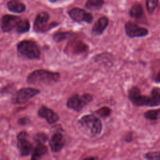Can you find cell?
<instances>
[{
  "label": "cell",
  "instance_id": "cell-2",
  "mask_svg": "<svg viewBox=\"0 0 160 160\" xmlns=\"http://www.w3.org/2000/svg\"><path fill=\"white\" fill-rule=\"evenodd\" d=\"M78 123L82 131L91 138L99 135L102 132V122L94 115H85L80 118Z\"/></svg>",
  "mask_w": 160,
  "mask_h": 160
},
{
  "label": "cell",
  "instance_id": "cell-24",
  "mask_svg": "<svg viewBox=\"0 0 160 160\" xmlns=\"http://www.w3.org/2000/svg\"><path fill=\"white\" fill-rule=\"evenodd\" d=\"M34 139L37 143H44L48 140V137L44 132H38L35 134Z\"/></svg>",
  "mask_w": 160,
  "mask_h": 160
},
{
  "label": "cell",
  "instance_id": "cell-25",
  "mask_svg": "<svg viewBox=\"0 0 160 160\" xmlns=\"http://www.w3.org/2000/svg\"><path fill=\"white\" fill-rule=\"evenodd\" d=\"M144 157L147 159H160V151H150L147 152Z\"/></svg>",
  "mask_w": 160,
  "mask_h": 160
},
{
  "label": "cell",
  "instance_id": "cell-1",
  "mask_svg": "<svg viewBox=\"0 0 160 160\" xmlns=\"http://www.w3.org/2000/svg\"><path fill=\"white\" fill-rule=\"evenodd\" d=\"M128 98L136 106H158L160 104V88H152L151 95L147 96L142 95L138 87L133 86L129 90Z\"/></svg>",
  "mask_w": 160,
  "mask_h": 160
},
{
  "label": "cell",
  "instance_id": "cell-11",
  "mask_svg": "<svg viewBox=\"0 0 160 160\" xmlns=\"http://www.w3.org/2000/svg\"><path fill=\"white\" fill-rule=\"evenodd\" d=\"M20 19V18L18 16L9 14L4 15L1 19V29L4 32L11 31L13 28H16V24Z\"/></svg>",
  "mask_w": 160,
  "mask_h": 160
},
{
  "label": "cell",
  "instance_id": "cell-6",
  "mask_svg": "<svg viewBox=\"0 0 160 160\" xmlns=\"http://www.w3.org/2000/svg\"><path fill=\"white\" fill-rule=\"evenodd\" d=\"M40 92L39 89L32 88H22L14 94L12 101L14 104H23Z\"/></svg>",
  "mask_w": 160,
  "mask_h": 160
},
{
  "label": "cell",
  "instance_id": "cell-26",
  "mask_svg": "<svg viewBox=\"0 0 160 160\" xmlns=\"http://www.w3.org/2000/svg\"><path fill=\"white\" fill-rule=\"evenodd\" d=\"M111 112V109L109 108L108 107L105 106L99 109L96 111V113L102 117H108L110 115Z\"/></svg>",
  "mask_w": 160,
  "mask_h": 160
},
{
  "label": "cell",
  "instance_id": "cell-22",
  "mask_svg": "<svg viewBox=\"0 0 160 160\" xmlns=\"http://www.w3.org/2000/svg\"><path fill=\"white\" fill-rule=\"evenodd\" d=\"M73 36V34L70 32H58L53 35V39L55 42H60L64 39L70 38Z\"/></svg>",
  "mask_w": 160,
  "mask_h": 160
},
{
  "label": "cell",
  "instance_id": "cell-9",
  "mask_svg": "<svg viewBox=\"0 0 160 160\" xmlns=\"http://www.w3.org/2000/svg\"><path fill=\"white\" fill-rule=\"evenodd\" d=\"M69 15L74 21L81 22H85L86 23H91L93 21V16L91 13L86 12L84 9L75 8L69 11Z\"/></svg>",
  "mask_w": 160,
  "mask_h": 160
},
{
  "label": "cell",
  "instance_id": "cell-29",
  "mask_svg": "<svg viewBox=\"0 0 160 160\" xmlns=\"http://www.w3.org/2000/svg\"><path fill=\"white\" fill-rule=\"evenodd\" d=\"M49 1H51V2H55L57 0H49Z\"/></svg>",
  "mask_w": 160,
  "mask_h": 160
},
{
  "label": "cell",
  "instance_id": "cell-15",
  "mask_svg": "<svg viewBox=\"0 0 160 160\" xmlns=\"http://www.w3.org/2000/svg\"><path fill=\"white\" fill-rule=\"evenodd\" d=\"M109 24V19L106 16L101 17L94 24L92 29V33L94 36L102 34Z\"/></svg>",
  "mask_w": 160,
  "mask_h": 160
},
{
  "label": "cell",
  "instance_id": "cell-5",
  "mask_svg": "<svg viewBox=\"0 0 160 160\" xmlns=\"http://www.w3.org/2000/svg\"><path fill=\"white\" fill-rule=\"evenodd\" d=\"M92 96L89 94H74L69 98L66 105L69 109L75 111H80L92 100Z\"/></svg>",
  "mask_w": 160,
  "mask_h": 160
},
{
  "label": "cell",
  "instance_id": "cell-28",
  "mask_svg": "<svg viewBox=\"0 0 160 160\" xmlns=\"http://www.w3.org/2000/svg\"><path fill=\"white\" fill-rule=\"evenodd\" d=\"M155 81L158 83H160V71L158 73L157 76L155 78Z\"/></svg>",
  "mask_w": 160,
  "mask_h": 160
},
{
  "label": "cell",
  "instance_id": "cell-16",
  "mask_svg": "<svg viewBox=\"0 0 160 160\" xmlns=\"http://www.w3.org/2000/svg\"><path fill=\"white\" fill-rule=\"evenodd\" d=\"M129 16L137 20H141L144 18V11L142 6L138 3H134L129 11Z\"/></svg>",
  "mask_w": 160,
  "mask_h": 160
},
{
  "label": "cell",
  "instance_id": "cell-13",
  "mask_svg": "<svg viewBox=\"0 0 160 160\" xmlns=\"http://www.w3.org/2000/svg\"><path fill=\"white\" fill-rule=\"evenodd\" d=\"M38 115L44 118L49 124H53L59 120L58 115L52 109L42 106L38 111Z\"/></svg>",
  "mask_w": 160,
  "mask_h": 160
},
{
  "label": "cell",
  "instance_id": "cell-21",
  "mask_svg": "<svg viewBox=\"0 0 160 160\" xmlns=\"http://www.w3.org/2000/svg\"><path fill=\"white\" fill-rule=\"evenodd\" d=\"M144 116L145 118L154 121L160 119V108L156 109L148 110L144 113Z\"/></svg>",
  "mask_w": 160,
  "mask_h": 160
},
{
  "label": "cell",
  "instance_id": "cell-10",
  "mask_svg": "<svg viewBox=\"0 0 160 160\" xmlns=\"http://www.w3.org/2000/svg\"><path fill=\"white\" fill-rule=\"evenodd\" d=\"M88 49V46L82 41L79 40H74L71 41L67 44L65 48V52H66L67 54H80L86 52Z\"/></svg>",
  "mask_w": 160,
  "mask_h": 160
},
{
  "label": "cell",
  "instance_id": "cell-12",
  "mask_svg": "<svg viewBox=\"0 0 160 160\" xmlns=\"http://www.w3.org/2000/svg\"><path fill=\"white\" fill-rule=\"evenodd\" d=\"M49 19V14L46 12H39L34 21V29L37 32H44L46 29L48 20Z\"/></svg>",
  "mask_w": 160,
  "mask_h": 160
},
{
  "label": "cell",
  "instance_id": "cell-4",
  "mask_svg": "<svg viewBox=\"0 0 160 160\" xmlns=\"http://www.w3.org/2000/svg\"><path fill=\"white\" fill-rule=\"evenodd\" d=\"M17 49L21 54L28 59H38L40 58V49L34 41H22L17 45Z\"/></svg>",
  "mask_w": 160,
  "mask_h": 160
},
{
  "label": "cell",
  "instance_id": "cell-18",
  "mask_svg": "<svg viewBox=\"0 0 160 160\" xmlns=\"http://www.w3.org/2000/svg\"><path fill=\"white\" fill-rule=\"evenodd\" d=\"M48 151L47 147L44 144V143H38V145L34 148L32 153L31 159H36L44 156Z\"/></svg>",
  "mask_w": 160,
  "mask_h": 160
},
{
  "label": "cell",
  "instance_id": "cell-17",
  "mask_svg": "<svg viewBox=\"0 0 160 160\" xmlns=\"http://www.w3.org/2000/svg\"><path fill=\"white\" fill-rule=\"evenodd\" d=\"M8 9L15 13H21L26 10V6L24 4L19 0H11L7 3Z\"/></svg>",
  "mask_w": 160,
  "mask_h": 160
},
{
  "label": "cell",
  "instance_id": "cell-7",
  "mask_svg": "<svg viewBox=\"0 0 160 160\" xmlns=\"http://www.w3.org/2000/svg\"><path fill=\"white\" fill-rule=\"evenodd\" d=\"M125 33L130 38H142L149 34L148 29L138 26L136 22L128 21L124 24Z\"/></svg>",
  "mask_w": 160,
  "mask_h": 160
},
{
  "label": "cell",
  "instance_id": "cell-23",
  "mask_svg": "<svg viewBox=\"0 0 160 160\" xmlns=\"http://www.w3.org/2000/svg\"><path fill=\"white\" fill-rule=\"evenodd\" d=\"M159 0H146V8L148 12L150 14H152L157 8Z\"/></svg>",
  "mask_w": 160,
  "mask_h": 160
},
{
  "label": "cell",
  "instance_id": "cell-27",
  "mask_svg": "<svg viewBox=\"0 0 160 160\" xmlns=\"http://www.w3.org/2000/svg\"><path fill=\"white\" fill-rule=\"evenodd\" d=\"M29 119L28 118L24 117V118H22L19 119L18 122L21 125H26L29 122Z\"/></svg>",
  "mask_w": 160,
  "mask_h": 160
},
{
  "label": "cell",
  "instance_id": "cell-14",
  "mask_svg": "<svg viewBox=\"0 0 160 160\" xmlns=\"http://www.w3.org/2000/svg\"><path fill=\"white\" fill-rule=\"evenodd\" d=\"M64 144V141L62 134L60 133L53 134L49 141V146L53 152H59L63 148Z\"/></svg>",
  "mask_w": 160,
  "mask_h": 160
},
{
  "label": "cell",
  "instance_id": "cell-3",
  "mask_svg": "<svg viewBox=\"0 0 160 160\" xmlns=\"http://www.w3.org/2000/svg\"><path fill=\"white\" fill-rule=\"evenodd\" d=\"M60 78L58 72L44 69L36 70L27 78V82L31 84H51L57 82Z\"/></svg>",
  "mask_w": 160,
  "mask_h": 160
},
{
  "label": "cell",
  "instance_id": "cell-20",
  "mask_svg": "<svg viewBox=\"0 0 160 160\" xmlns=\"http://www.w3.org/2000/svg\"><path fill=\"white\" fill-rule=\"evenodd\" d=\"M16 30L19 33H24L30 29V23L28 19H20L16 26Z\"/></svg>",
  "mask_w": 160,
  "mask_h": 160
},
{
  "label": "cell",
  "instance_id": "cell-19",
  "mask_svg": "<svg viewBox=\"0 0 160 160\" xmlns=\"http://www.w3.org/2000/svg\"><path fill=\"white\" fill-rule=\"evenodd\" d=\"M104 4V0H88L85 7L91 11H98L101 9Z\"/></svg>",
  "mask_w": 160,
  "mask_h": 160
},
{
  "label": "cell",
  "instance_id": "cell-8",
  "mask_svg": "<svg viewBox=\"0 0 160 160\" xmlns=\"http://www.w3.org/2000/svg\"><path fill=\"white\" fill-rule=\"evenodd\" d=\"M28 134L25 131L20 132L17 136L18 148L19 150L20 154L22 156H28L32 150L31 142L27 139Z\"/></svg>",
  "mask_w": 160,
  "mask_h": 160
}]
</instances>
